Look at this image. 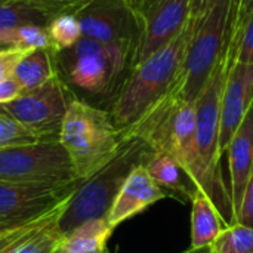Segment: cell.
Masks as SVG:
<instances>
[{
  "instance_id": "7402d4cb",
  "label": "cell",
  "mask_w": 253,
  "mask_h": 253,
  "mask_svg": "<svg viewBox=\"0 0 253 253\" xmlns=\"http://www.w3.org/2000/svg\"><path fill=\"white\" fill-rule=\"evenodd\" d=\"M211 253H253V227L234 222L209 245Z\"/></svg>"
},
{
  "instance_id": "7c38bea8",
  "label": "cell",
  "mask_w": 253,
  "mask_h": 253,
  "mask_svg": "<svg viewBox=\"0 0 253 253\" xmlns=\"http://www.w3.org/2000/svg\"><path fill=\"white\" fill-rule=\"evenodd\" d=\"M82 181L36 185L0 181V233L28 224L70 197Z\"/></svg>"
},
{
  "instance_id": "5bb4252c",
  "label": "cell",
  "mask_w": 253,
  "mask_h": 253,
  "mask_svg": "<svg viewBox=\"0 0 253 253\" xmlns=\"http://www.w3.org/2000/svg\"><path fill=\"white\" fill-rule=\"evenodd\" d=\"M228 153L230 169V200L233 224L239 221L249 181L253 173V107L248 111L237 132L234 133Z\"/></svg>"
},
{
  "instance_id": "3957f363",
  "label": "cell",
  "mask_w": 253,
  "mask_h": 253,
  "mask_svg": "<svg viewBox=\"0 0 253 253\" xmlns=\"http://www.w3.org/2000/svg\"><path fill=\"white\" fill-rule=\"evenodd\" d=\"M58 141L68 154L76 178L84 181L105 168L126 139L108 111L82 99H71Z\"/></svg>"
},
{
  "instance_id": "ffe728a7",
  "label": "cell",
  "mask_w": 253,
  "mask_h": 253,
  "mask_svg": "<svg viewBox=\"0 0 253 253\" xmlns=\"http://www.w3.org/2000/svg\"><path fill=\"white\" fill-rule=\"evenodd\" d=\"M53 18V13L25 0H7L0 4V30L16 28L27 24L47 28Z\"/></svg>"
},
{
  "instance_id": "1f68e13d",
  "label": "cell",
  "mask_w": 253,
  "mask_h": 253,
  "mask_svg": "<svg viewBox=\"0 0 253 253\" xmlns=\"http://www.w3.org/2000/svg\"><path fill=\"white\" fill-rule=\"evenodd\" d=\"M182 253H211L209 252V248H205V249H191V248H188L185 252Z\"/></svg>"
},
{
  "instance_id": "4fadbf2b",
  "label": "cell",
  "mask_w": 253,
  "mask_h": 253,
  "mask_svg": "<svg viewBox=\"0 0 253 253\" xmlns=\"http://www.w3.org/2000/svg\"><path fill=\"white\" fill-rule=\"evenodd\" d=\"M253 107V64L233 62L228 67L222 99H221V129L219 151L227 153L230 142Z\"/></svg>"
},
{
  "instance_id": "ba28073f",
  "label": "cell",
  "mask_w": 253,
  "mask_h": 253,
  "mask_svg": "<svg viewBox=\"0 0 253 253\" xmlns=\"http://www.w3.org/2000/svg\"><path fill=\"white\" fill-rule=\"evenodd\" d=\"M0 181L62 185L79 179L61 142L58 139H43L0 150Z\"/></svg>"
},
{
  "instance_id": "8fae6325",
  "label": "cell",
  "mask_w": 253,
  "mask_h": 253,
  "mask_svg": "<svg viewBox=\"0 0 253 253\" xmlns=\"http://www.w3.org/2000/svg\"><path fill=\"white\" fill-rule=\"evenodd\" d=\"M141 39L132 65L178 37L193 16L194 0H130Z\"/></svg>"
},
{
  "instance_id": "d6a6232c",
  "label": "cell",
  "mask_w": 253,
  "mask_h": 253,
  "mask_svg": "<svg viewBox=\"0 0 253 253\" xmlns=\"http://www.w3.org/2000/svg\"><path fill=\"white\" fill-rule=\"evenodd\" d=\"M53 253H64V252H62V251H61V249L58 248V251H55V252H53Z\"/></svg>"
},
{
  "instance_id": "ac0fdd59",
  "label": "cell",
  "mask_w": 253,
  "mask_h": 253,
  "mask_svg": "<svg viewBox=\"0 0 253 253\" xmlns=\"http://www.w3.org/2000/svg\"><path fill=\"white\" fill-rule=\"evenodd\" d=\"M113 231L107 219L86 221L64 236L59 249L64 253H105Z\"/></svg>"
},
{
  "instance_id": "44dd1931",
  "label": "cell",
  "mask_w": 253,
  "mask_h": 253,
  "mask_svg": "<svg viewBox=\"0 0 253 253\" xmlns=\"http://www.w3.org/2000/svg\"><path fill=\"white\" fill-rule=\"evenodd\" d=\"M0 47H18L25 52H31L40 47L52 49V42L46 28L27 24L16 28L0 30Z\"/></svg>"
},
{
  "instance_id": "30bf717a",
  "label": "cell",
  "mask_w": 253,
  "mask_h": 253,
  "mask_svg": "<svg viewBox=\"0 0 253 253\" xmlns=\"http://www.w3.org/2000/svg\"><path fill=\"white\" fill-rule=\"evenodd\" d=\"M68 105L65 84L56 74L43 86L24 92L15 101L0 105V108L43 141L58 139Z\"/></svg>"
},
{
  "instance_id": "6da1fadb",
  "label": "cell",
  "mask_w": 253,
  "mask_h": 253,
  "mask_svg": "<svg viewBox=\"0 0 253 253\" xmlns=\"http://www.w3.org/2000/svg\"><path fill=\"white\" fill-rule=\"evenodd\" d=\"M193 27L194 16H191L178 37L130 67L126 79L113 96V104L108 111L122 133L135 126L173 90L179 80Z\"/></svg>"
},
{
  "instance_id": "f1b7e54d",
  "label": "cell",
  "mask_w": 253,
  "mask_h": 253,
  "mask_svg": "<svg viewBox=\"0 0 253 253\" xmlns=\"http://www.w3.org/2000/svg\"><path fill=\"white\" fill-rule=\"evenodd\" d=\"M22 93H24V89L13 76L4 80H0V105L15 101Z\"/></svg>"
},
{
  "instance_id": "484cf974",
  "label": "cell",
  "mask_w": 253,
  "mask_h": 253,
  "mask_svg": "<svg viewBox=\"0 0 253 253\" xmlns=\"http://www.w3.org/2000/svg\"><path fill=\"white\" fill-rule=\"evenodd\" d=\"M31 4H36L50 13H53L55 16L64 12H76L77 9H80L82 6L87 4L90 0H25Z\"/></svg>"
},
{
  "instance_id": "603a6c76",
  "label": "cell",
  "mask_w": 253,
  "mask_h": 253,
  "mask_svg": "<svg viewBox=\"0 0 253 253\" xmlns=\"http://www.w3.org/2000/svg\"><path fill=\"white\" fill-rule=\"evenodd\" d=\"M47 34L55 53L73 47L83 36L77 16L71 12L56 15L47 25Z\"/></svg>"
},
{
  "instance_id": "e0dca14e",
  "label": "cell",
  "mask_w": 253,
  "mask_h": 253,
  "mask_svg": "<svg viewBox=\"0 0 253 253\" xmlns=\"http://www.w3.org/2000/svg\"><path fill=\"white\" fill-rule=\"evenodd\" d=\"M191 249H205L230 224L219 213L213 202L197 188L191 199Z\"/></svg>"
},
{
  "instance_id": "277c9868",
  "label": "cell",
  "mask_w": 253,
  "mask_h": 253,
  "mask_svg": "<svg viewBox=\"0 0 253 253\" xmlns=\"http://www.w3.org/2000/svg\"><path fill=\"white\" fill-rule=\"evenodd\" d=\"M237 0H215L200 16L187 44L179 80L172 93L187 102H196L211 77L228 55L230 33Z\"/></svg>"
},
{
  "instance_id": "9a60e30c",
  "label": "cell",
  "mask_w": 253,
  "mask_h": 253,
  "mask_svg": "<svg viewBox=\"0 0 253 253\" xmlns=\"http://www.w3.org/2000/svg\"><path fill=\"white\" fill-rule=\"evenodd\" d=\"M169 197L148 175L144 165L136 166L122 185L107 216L108 224L116 228L122 222L141 213L159 200Z\"/></svg>"
},
{
  "instance_id": "4dcf8cb0",
  "label": "cell",
  "mask_w": 253,
  "mask_h": 253,
  "mask_svg": "<svg viewBox=\"0 0 253 253\" xmlns=\"http://www.w3.org/2000/svg\"><path fill=\"white\" fill-rule=\"evenodd\" d=\"M213 3H215V0H194L193 15H194V16H200V15L205 13Z\"/></svg>"
},
{
  "instance_id": "f546056e",
  "label": "cell",
  "mask_w": 253,
  "mask_h": 253,
  "mask_svg": "<svg viewBox=\"0 0 253 253\" xmlns=\"http://www.w3.org/2000/svg\"><path fill=\"white\" fill-rule=\"evenodd\" d=\"M237 222H243L246 225L253 227V173L251 181H249V187H248L246 197L243 202V208H242V212H240Z\"/></svg>"
},
{
  "instance_id": "83f0119b",
  "label": "cell",
  "mask_w": 253,
  "mask_h": 253,
  "mask_svg": "<svg viewBox=\"0 0 253 253\" xmlns=\"http://www.w3.org/2000/svg\"><path fill=\"white\" fill-rule=\"evenodd\" d=\"M252 12L253 0H237L236 1L234 16H233V24H231V33H230V44L237 39V36H239L243 24L246 22V19L251 16Z\"/></svg>"
},
{
  "instance_id": "2e32d148",
  "label": "cell",
  "mask_w": 253,
  "mask_h": 253,
  "mask_svg": "<svg viewBox=\"0 0 253 253\" xmlns=\"http://www.w3.org/2000/svg\"><path fill=\"white\" fill-rule=\"evenodd\" d=\"M144 166L151 179L163 188L169 197L179 202H191L199 187L172 156L162 151H153Z\"/></svg>"
},
{
  "instance_id": "52a82bcc",
  "label": "cell",
  "mask_w": 253,
  "mask_h": 253,
  "mask_svg": "<svg viewBox=\"0 0 253 253\" xmlns=\"http://www.w3.org/2000/svg\"><path fill=\"white\" fill-rule=\"evenodd\" d=\"M56 55L67 68L70 83L93 95H116L129 73L126 70L132 67V56L125 49L84 36Z\"/></svg>"
},
{
  "instance_id": "836d02e7",
  "label": "cell",
  "mask_w": 253,
  "mask_h": 253,
  "mask_svg": "<svg viewBox=\"0 0 253 253\" xmlns=\"http://www.w3.org/2000/svg\"><path fill=\"white\" fill-rule=\"evenodd\" d=\"M4 1H7V0H0V4H1V3H4Z\"/></svg>"
},
{
  "instance_id": "d4e9b609",
  "label": "cell",
  "mask_w": 253,
  "mask_h": 253,
  "mask_svg": "<svg viewBox=\"0 0 253 253\" xmlns=\"http://www.w3.org/2000/svg\"><path fill=\"white\" fill-rule=\"evenodd\" d=\"M230 65L233 62L253 64V12L243 24L237 39L228 46Z\"/></svg>"
},
{
  "instance_id": "7a4b0ae2",
  "label": "cell",
  "mask_w": 253,
  "mask_h": 253,
  "mask_svg": "<svg viewBox=\"0 0 253 253\" xmlns=\"http://www.w3.org/2000/svg\"><path fill=\"white\" fill-rule=\"evenodd\" d=\"M230 67L228 55L222 59L209 83L196 101L197 122L194 136V162L190 172L194 184L213 202L224 219L233 224L230 191L221 173L219 129L222 89Z\"/></svg>"
},
{
  "instance_id": "8992f818",
  "label": "cell",
  "mask_w": 253,
  "mask_h": 253,
  "mask_svg": "<svg viewBox=\"0 0 253 253\" xmlns=\"http://www.w3.org/2000/svg\"><path fill=\"white\" fill-rule=\"evenodd\" d=\"M196 122V102H187L170 92L123 136L139 138L153 151L172 156L190 175L194 162Z\"/></svg>"
},
{
  "instance_id": "d6986e66",
  "label": "cell",
  "mask_w": 253,
  "mask_h": 253,
  "mask_svg": "<svg viewBox=\"0 0 253 253\" xmlns=\"http://www.w3.org/2000/svg\"><path fill=\"white\" fill-rule=\"evenodd\" d=\"M52 49L40 47L31 50L22 56L13 71V77L22 86L24 92L34 90L55 77L58 73L55 71L52 61Z\"/></svg>"
},
{
  "instance_id": "9c48e42d",
  "label": "cell",
  "mask_w": 253,
  "mask_h": 253,
  "mask_svg": "<svg viewBox=\"0 0 253 253\" xmlns=\"http://www.w3.org/2000/svg\"><path fill=\"white\" fill-rule=\"evenodd\" d=\"M73 13L84 37L125 49L133 62L141 31L130 0H90Z\"/></svg>"
},
{
  "instance_id": "cb8c5ba5",
  "label": "cell",
  "mask_w": 253,
  "mask_h": 253,
  "mask_svg": "<svg viewBox=\"0 0 253 253\" xmlns=\"http://www.w3.org/2000/svg\"><path fill=\"white\" fill-rule=\"evenodd\" d=\"M40 141L31 130L0 108V150Z\"/></svg>"
},
{
  "instance_id": "5b68a950",
  "label": "cell",
  "mask_w": 253,
  "mask_h": 253,
  "mask_svg": "<svg viewBox=\"0 0 253 253\" xmlns=\"http://www.w3.org/2000/svg\"><path fill=\"white\" fill-rule=\"evenodd\" d=\"M153 153L151 147L139 138H126L119 154L99 172L82 181L58 221L62 236L86 221L107 219L110 209L129 173L139 165H145Z\"/></svg>"
},
{
  "instance_id": "4316f807",
  "label": "cell",
  "mask_w": 253,
  "mask_h": 253,
  "mask_svg": "<svg viewBox=\"0 0 253 253\" xmlns=\"http://www.w3.org/2000/svg\"><path fill=\"white\" fill-rule=\"evenodd\" d=\"M25 53L28 52L18 47H0V80L13 76L15 67Z\"/></svg>"
}]
</instances>
